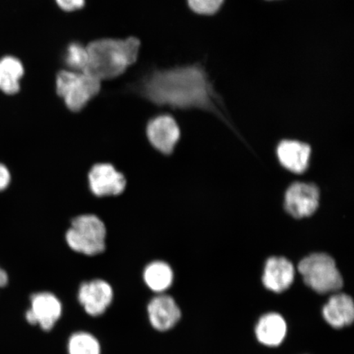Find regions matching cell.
<instances>
[{
  "label": "cell",
  "mask_w": 354,
  "mask_h": 354,
  "mask_svg": "<svg viewBox=\"0 0 354 354\" xmlns=\"http://www.w3.org/2000/svg\"><path fill=\"white\" fill-rule=\"evenodd\" d=\"M133 91L165 113L201 109L224 118L223 101L201 64L154 71Z\"/></svg>",
  "instance_id": "6da1fadb"
},
{
  "label": "cell",
  "mask_w": 354,
  "mask_h": 354,
  "mask_svg": "<svg viewBox=\"0 0 354 354\" xmlns=\"http://www.w3.org/2000/svg\"><path fill=\"white\" fill-rule=\"evenodd\" d=\"M140 42L138 39H101L86 46L88 63L85 73L108 81L121 76L138 59Z\"/></svg>",
  "instance_id": "7a4b0ae2"
},
{
  "label": "cell",
  "mask_w": 354,
  "mask_h": 354,
  "mask_svg": "<svg viewBox=\"0 0 354 354\" xmlns=\"http://www.w3.org/2000/svg\"><path fill=\"white\" fill-rule=\"evenodd\" d=\"M55 93L70 112L79 113L100 94L102 82L85 72L61 71L57 73Z\"/></svg>",
  "instance_id": "3957f363"
},
{
  "label": "cell",
  "mask_w": 354,
  "mask_h": 354,
  "mask_svg": "<svg viewBox=\"0 0 354 354\" xmlns=\"http://www.w3.org/2000/svg\"><path fill=\"white\" fill-rule=\"evenodd\" d=\"M106 228L98 216H76L65 234L66 245L75 253L87 257L98 256L106 249Z\"/></svg>",
  "instance_id": "277c9868"
},
{
  "label": "cell",
  "mask_w": 354,
  "mask_h": 354,
  "mask_svg": "<svg viewBox=\"0 0 354 354\" xmlns=\"http://www.w3.org/2000/svg\"><path fill=\"white\" fill-rule=\"evenodd\" d=\"M298 270L305 284L318 294L338 291L344 286L342 273L334 259L328 254L308 255L300 261Z\"/></svg>",
  "instance_id": "5b68a950"
},
{
  "label": "cell",
  "mask_w": 354,
  "mask_h": 354,
  "mask_svg": "<svg viewBox=\"0 0 354 354\" xmlns=\"http://www.w3.org/2000/svg\"><path fill=\"white\" fill-rule=\"evenodd\" d=\"M145 133L150 145L163 155L174 152L181 135L178 122L169 113H160L150 119Z\"/></svg>",
  "instance_id": "8992f818"
},
{
  "label": "cell",
  "mask_w": 354,
  "mask_h": 354,
  "mask_svg": "<svg viewBox=\"0 0 354 354\" xmlns=\"http://www.w3.org/2000/svg\"><path fill=\"white\" fill-rule=\"evenodd\" d=\"M320 205V189L313 183H296L286 190L285 209L295 218H307Z\"/></svg>",
  "instance_id": "52a82bcc"
},
{
  "label": "cell",
  "mask_w": 354,
  "mask_h": 354,
  "mask_svg": "<svg viewBox=\"0 0 354 354\" xmlns=\"http://www.w3.org/2000/svg\"><path fill=\"white\" fill-rule=\"evenodd\" d=\"M88 188L96 197L117 196L126 188L127 180L122 172L110 163H96L88 174Z\"/></svg>",
  "instance_id": "ba28073f"
},
{
  "label": "cell",
  "mask_w": 354,
  "mask_h": 354,
  "mask_svg": "<svg viewBox=\"0 0 354 354\" xmlns=\"http://www.w3.org/2000/svg\"><path fill=\"white\" fill-rule=\"evenodd\" d=\"M63 307L59 299L48 292L34 294L30 297V308L26 314L32 325H39L44 331L54 328L59 320Z\"/></svg>",
  "instance_id": "9c48e42d"
},
{
  "label": "cell",
  "mask_w": 354,
  "mask_h": 354,
  "mask_svg": "<svg viewBox=\"0 0 354 354\" xmlns=\"http://www.w3.org/2000/svg\"><path fill=\"white\" fill-rule=\"evenodd\" d=\"M113 290L107 281L95 279L80 286L78 300L88 315L99 317L113 302Z\"/></svg>",
  "instance_id": "30bf717a"
},
{
  "label": "cell",
  "mask_w": 354,
  "mask_h": 354,
  "mask_svg": "<svg viewBox=\"0 0 354 354\" xmlns=\"http://www.w3.org/2000/svg\"><path fill=\"white\" fill-rule=\"evenodd\" d=\"M147 311L150 324L161 332L174 328L181 317L175 299L167 295H159L150 301Z\"/></svg>",
  "instance_id": "8fae6325"
},
{
  "label": "cell",
  "mask_w": 354,
  "mask_h": 354,
  "mask_svg": "<svg viewBox=\"0 0 354 354\" xmlns=\"http://www.w3.org/2000/svg\"><path fill=\"white\" fill-rule=\"evenodd\" d=\"M295 270L293 263L283 257H272L266 262L263 283L274 293L289 289L294 281Z\"/></svg>",
  "instance_id": "7c38bea8"
},
{
  "label": "cell",
  "mask_w": 354,
  "mask_h": 354,
  "mask_svg": "<svg viewBox=\"0 0 354 354\" xmlns=\"http://www.w3.org/2000/svg\"><path fill=\"white\" fill-rule=\"evenodd\" d=\"M312 149L298 140H283L278 145L277 154L281 165L294 174H301L308 169Z\"/></svg>",
  "instance_id": "4fadbf2b"
},
{
  "label": "cell",
  "mask_w": 354,
  "mask_h": 354,
  "mask_svg": "<svg viewBox=\"0 0 354 354\" xmlns=\"http://www.w3.org/2000/svg\"><path fill=\"white\" fill-rule=\"evenodd\" d=\"M325 321L335 329L351 325L354 320V304L351 296L336 294L327 301L322 309Z\"/></svg>",
  "instance_id": "5bb4252c"
},
{
  "label": "cell",
  "mask_w": 354,
  "mask_h": 354,
  "mask_svg": "<svg viewBox=\"0 0 354 354\" xmlns=\"http://www.w3.org/2000/svg\"><path fill=\"white\" fill-rule=\"evenodd\" d=\"M257 339L261 344L276 347L284 340L287 333L286 322L280 314L271 313L260 318L256 326Z\"/></svg>",
  "instance_id": "9a60e30c"
},
{
  "label": "cell",
  "mask_w": 354,
  "mask_h": 354,
  "mask_svg": "<svg viewBox=\"0 0 354 354\" xmlns=\"http://www.w3.org/2000/svg\"><path fill=\"white\" fill-rule=\"evenodd\" d=\"M143 279L149 289L155 293H162L171 286L174 272L165 260H153L145 266Z\"/></svg>",
  "instance_id": "2e32d148"
},
{
  "label": "cell",
  "mask_w": 354,
  "mask_h": 354,
  "mask_svg": "<svg viewBox=\"0 0 354 354\" xmlns=\"http://www.w3.org/2000/svg\"><path fill=\"white\" fill-rule=\"evenodd\" d=\"M24 68L17 57L7 56L0 59V91L8 95H15L21 90V80Z\"/></svg>",
  "instance_id": "e0dca14e"
},
{
  "label": "cell",
  "mask_w": 354,
  "mask_h": 354,
  "mask_svg": "<svg viewBox=\"0 0 354 354\" xmlns=\"http://www.w3.org/2000/svg\"><path fill=\"white\" fill-rule=\"evenodd\" d=\"M68 349L69 354H101L98 339L86 332H77L71 336Z\"/></svg>",
  "instance_id": "ac0fdd59"
},
{
  "label": "cell",
  "mask_w": 354,
  "mask_h": 354,
  "mask_svg": "<svg viewBox=\"0 0 354 354\" xmlns=\"http://www.w3.org/2000/svg\"><path fill=\"white\" fill-rule=\"evenodd\" d=\"M65 62L75 72H85L88 63L86 46L79 43L71 44L66 50Z\"/></svg>",
  "instance_id": "d6986e66"
},
{
  "label": "cell",
  "mask_w": 354,
  "mask_h": 354,
  "mask_svg": "<svg viewBox=\"0 0 354 354\" xmlns=\"http://www.w3.org/2000/svg\"><path fill=\"white\" fill-rule=\"evenodd\" d=\"M224 2L225 0H187L190 10L203 16L214 15L223 7Z\"/></svg>",
  "instance_id": "ffe728a7"
},
{
  "label": "cell",
  "mask_w": 354,
  "mask_h": 354,
  "mask_svg": "<svg viewBox=\"0 0 354 354\" xmlns=\"http://www.w3.org/2000/svg\"><path fill=\"white\" fill-rule=\"evenodd\" d=\"M11 183L12 174L10 168L0 162V192L10 187Z\"/></svg>",
  "instance_id": "44dd1931"
},
{
  "label": "cell",
  "mask_w": 354,
  "mask_h": 354,
  "mask_svg": "<svg viewBox=\"0 0 354 354\" xmlns=\"http://www.w3.org/2000/svg\"><path fill=\"white\" fill-rule=\"evenodd\" d=\"M86 0H56L57 6L66 12L80 10L85 6Z\"/></svg>",
  "instance_id": "7402d4cb"
},
{
  "label": "cell",
  "mask_w": 354,
  "mask_h": 354,
  "mask_svg": "<svg viewBox=\"0 0 354 354\" xmlns=\"http://www.w3.org/2000/svg\"><path fill=\"white\" fill-rule=\"evenodd\" d=\"M8 282V274L4 270L0 268V287H4L7 286Z\"/></svg>",
  "instance_id": "603a6c76"
}]
</instances>
